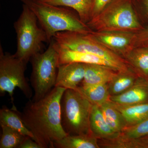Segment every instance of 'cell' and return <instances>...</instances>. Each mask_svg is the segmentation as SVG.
<instances>
[{
	"instance_id": "cell-27",
	"label": "cell",
	"mask_w": 148,
	"mask_h": 148,
	"mask_svg": "<svg viewBox=\"0 0 148 148\" xmlns=\"http://www.w3.org/2000/svg\"><path fill=\"white\" fill-rule=\"evenodd\" d=\"M18 148H42L36 142L27 136Z\"/></svg>"
},
{
	"instance_id": "cell-17",
	"label": "cell",
	"mask_w": 148,
	"mask_h": 148,
	"mask_svg": "<svg viewBox=\"0 0 148 148\" xmlns=\"http://www.w3.org/2000/svg\"><path fill=\"white\" fill-rule=\"evenodd\" d=\"M53 148H100L98 139L92 134L67 135L56 141Z\"/></svg>"
},
{
	"instance_id": "cell-11",
	"label": "cell",
	"mask_w": 148,
	"mask_h": 148,
	"mask_svg": "<svg viewBox=\"0 0 148 148\" xmlns=\"http://www.w3.org/2000/svg\"><path fill=\"white\" fill-rule=\"evenodd\" d=\"M110 101L121 106L148 103V80L138 77L132 87L120 95L110 96Z\"/></svg>"
},
{
	"instance_id": "cell-24",
	"label": "cell",
	"mask_w": 148,
	"mask_h": 148,
	"mask_svg": "<svg viewBox=\"0 0 148 148\" xmlns=\"http://www.w3.org/2000/svg\"><path fill=\"white\" fill-rule=\"evenodd\" d=\"M129 138H142L148 135V117L137 124L125 127L120 134Z\"/></svg>"
},
{
	"instance_id": "cell-12",
	"label": "cell",
	"mask_w": 148,
	"mask_h": 148,
	"mask_svg": "<svg viewBox=\"0 0 148 148\" xmlns=\"http://www.w3.org/2000/svg\"><path fill=\"white\" fill-rule=\"evenodd\" d=\"M85 64L72 63L58 66L55 86L76 89L84 78Z\"/></svg>"
},
{
	"instance_id": "cell-1",
	"label": "cell",
	"mask_w": 148,
	"mask_h": 148,
	"mask_svg": "<svg viewBox=\"0 0 148 148\" xmlns=\"http://www.w3.org/2000/svg\"><path fill=\"white\" fill-rule=\"evenodd\" d=\"M66 89L54 86L38 101L29 100L23 111L19 112L35 141L42 148H53L55 142L68 135L62 127L61 118V99Z\"/></svg>"
},
{
	"instance_id": "cell-25",
	"label": "cell",
	"mask_w": 148,
	"mask_h": 148,
	"mask_svg": "<svg viewBox=\"0 0 148 148\" xmlns=\"http://www.w3.org/2000/svg\"><path fill=\"white\" fill-rule=\"evenodd\" d=\"M136 47L148 48V27L135 32L133 48Z\"/></svg>"
},
{
	"instance_id": "cell-20",
	"label": "cell",
	"mask_w": 148,
	"mask_h": 148,
	"mask_svg": "<svg viewBox=\"0 0 148 148\" xmlns=\"http://www.w3.org/2000/svg\"><path fill=\"white\" fill-rule=\"evenodd\" d=\"M100 107L103 116L109 126L115 132L120 134L127 127V123L121 113L110 100Z\"/></svg>"
},
{
	"instance_id": "cell-16",
	"label": "cell",
	"mask_w": 148,
	"mask_h": 148,
	"mask_svg": "<svg viewBox=\"0 0 148 148\" xmlns=\"http://www.w3.org/2000/svg\"><path fill=\"white\" fill-rule=\"evenodd\" d=\"M0 125L10 127L34 140V135L25 125L17 109H10L3 106L0 110Z\"/></svg>"
},
{
	"instance_id": "cell-18",
	"label": "cell",
	"mask_w": 148,
	"mask_h": 148,
	"mask_svg": "<svg viewBox=\"0 0 148 148\" xmlns=\"http://www.w3.org/2000/svg\"><path fill=\"white\" fill-rule=\"evenodd\" d=\"M139 77L131 68L125 71L118 72L108 84L110 96L120 95L132 87Z\"/></svg>"
},
{
	"instance_id": "cell-26",
	"label": "cell",
	"mask_w": 148,
	"mask_h": 148,
	"mask_svg": "<svg viewBox=\"0 0 148 148\" xmlns=\"http://www.w3.org/2000/svg\"><path fill=\"white\" fill-rule=\"evenodd\" d=\"M112 1V0H93L90 20L101 13Z\"/></svg>"
},
{
	"instance_id": "cell-28",
	"label": "cell",
	"mask_w": 148,
	"mask_h": 148,
	"mask_svg": "<svg viewBox=\"0 0 148 148\" xmlns=\"http://www.w3.org/2000/svg\"><path fill=\"white\" fill-rule=\"evenodd\" d=\"M132 1L133 4L142 6L148 13V0H132Z\"/></svg>"
},
{
	"instance_id": "cell-7",
	"label": "cell",
	"mask_w": 148,
	"mask_h": 148,
	"mask_svg": "<svg viewBox=\"0 0 148 148\" xmlns=\"http://www.w3.org/2000/svg\"><path fill=\"white\" fill-rule=\"evenodd\" d=\"M27 65L14 57L13 54L4 52L1 45H0V95L8 92L12 104V109H16L14 101V91L18 88L25 97L29 100L33 98V91L27 78L25 72Z\"/></svg>"
},
{
	"instance_id": "cell-6",
	"label": "cell",
	"mask_w": 148,
	"mask_h": 148,
	"mask_svg": "<svg viewBox=\"0 0 148 148\" xmlns=\"http://www.w3.org/2000/svg\"><path fill=\"white\" fill-rule=\"evenodd\" d=\"M30 82L34 94L32 100L38 101L44 97L55 86L59 64L58 53L51 40L47 50L33 56Z\"/></svg>"
},
{
	"instance_id": "cell-15",
	"label": "cell",
	"mask_w": 148,
	"mask_h": 148,
	"mask_svg": "<svg viewBox=\"0 0 148 148\" xmlns=\"http://www.w3.org/2000/svg\"><path fill=\"white\" fill-rule=\"evenodd\" d=\"M123 58L138 75L148 80V48H134Z\"/></svg>"
},
{
	"instance_id": "cell-9",
	"label": "cell",
	"mask_w": 148,
	"mask_h": 148,
	"mask_svg": "<svg viewBox=\"0 0 148 148\" xmlns=\"http://www.w3.org/2000/svg\"><path fill=\"white\" fill-rule=\"evenodd\" d=\"M90 34L102 45L122 57L133 48L134 32L92 31Z\"/></svg>"
},
{
	"instance_id": "cell-21",
	"label": "cell",
	"mask_w": 148,
	"mask_h": 148,
	"mask_svg": "<svg viewBox=\"0 0 148 148\" xmlns=\"http://www.w3.org/2000/svg\"><path fill=\"white\" fill-rule=\"evenodd\" d=\"M76 90H78L92 105L101 106L110 100L108 84L95 85H79Z\"/></svg>"
},
{
	"instance_id": "cell-13",
	"label": "cell",
	"mask_w": 148,
	"mask_h": 148,
	"mask_svg": "<svg viewBox=\"0 0 148 148\" xmlns=\"http://www.w3.org/2000/svg\"><path fill=\"white\" fill-rule=\"evenodd\" d=\"M118 72L108 67L95 64H85V73L82 85L108 84Z\"/></svg>"
},
{
	"instance_id": "cell-2",
	"label": "cell",
	"mask_w": 148,
	"mask_h": 148,
	"mask_svg": "<svg viewBox=\"0 0 148 148\" xmlns=\"http://www.w3.org/2000/svg\"><path fill=\"white\" fill-rule=\"evenodd\" d=\"M34 12L45 32L49 43L56 33L64 32L89 34L93 30L82 22L73 9L49 4L42 0H20Z\"/></svg>"
},
{
	"instance_id": "cell-23",
	"label": "cell",
	"mask_w": 148,
	"mask_h": 148,
	"mask_svg": "<svg viewBox=\"0 0 148 148\" xmlns=\"http://www.w3.org/2000/svg\"><path fill=\"white\" fill-rule=\"evenodd\" d=\"M0 148H18L27 136L5 125H1Z\"/></svg>"
},
{
	"instance_id": "cell-29",
	"label": "cell",
	"mask_w": 148,
	"mask_h": 148,
	"mask_svg": "<svg viewBox=\"0 0 148 148\" xmlns=\"http://www.w3.org/2000/svg\"><path fill=\"white\" fill-rule=\"evenodd\" d=\"M141 138V140L143 141V142H144L147 148H148V135L142 137V138Z\"/></svg>"
},
{
	"instance_id": "cell-14",
	"label": "cell",
	"mask_w": 148,
	"mask_h": 148,
	"mask_svg": "<svg viewBox=\"0 0 148 148\" xmlns=\"http://www.w3.org/2000/svg\"><path fill=\"white\" fill-rule=\"evenodd\" d=\"M90 127L92 135L98 139L110 140L119 136L109 126L100 106L92 105L90 117Z\"/></svg>"
},
{
	"instance_id": "cell-8",
	"label": "cell",
	"mask_w": 148,
	"mask_h": 148,
	"mask_svg": "<svg viewBox=\"0 0 148 148\" xmlns=\"http://www.w3.org/2000/svg\"><path fill=\"white\" fill-rule=\"evenodd\" d=\"M53 39L56 42L71 50L98 56L116 65L121 72L130 69L123 57L105 47L89 34L64 32L56 33Z\"/></svg>"
},
{
	"instance_id": "cell-10",
	"label": "cell",
	"mask_w": 148,
	"mask_h": 148,
	"mask_svg": "<svg viewBox=\"0 0 148 148\" xmlns=\"http://www.w3.org/2000/svg\"><path fill=\"white\" fill-rule=\"evenodd\" d=\"M52 40L53 46L58 53L59 66L72 63L98 64L110 67L117 72H121L119 67L115 64L98 56L71 50L56 42L53 39Z\"/></svg>"
},
{
	"instance_id": "cell-3",
	"label": "cell",
	"mask_w": 148,
	"mask_h": 148,
	"mask_svg": "<svg viewBox=\"0 0 148 148\" xmlns=\"http://www.w3.org/2000/svg\"><path fill=\"white\" fill-rule=\"evenodd\" d=\"M38 23L34 12L23 4L21 14L14 24L17 48L13 55L26 64L33 56L41 52L44 42L49 43L46 34Z\"/></svg>"
},
{
	"instance_id": "cell-19",
	"label": "cell",
	"mask_w": 148,
	"mask_h": 148,
	"mask_svg": "<svg viewBox=\"0 0 148 148\" xmlns=\"http://www.w3.org/2000/svg\"><path fill=\"white\" fill-rule=\"evenodd\" d=\"M49 4L70 8L76 11L81 20L87 24L90 21L93 0H42Z\"/></svg>"
},
{
	"instance_id": "cell-5",
	"label": "cell",
	"mask_w": 148,
	"mask_h": 148,
	"mask_svg": "<svg viewBox=\"0 0 148 148\" xmlns=\"http://www.w3.org/2000/svg\"><path fill=\"white\" fill-rule=\"evenodd\" d=\"M92 106L78 90H65L61 99V118L62 127L67 134H92L90 127Z\"/></svg>"
},
{
	"instance_id": "cell-22",
	"label": "cell",
	"mask_w": 148,
	"mask_h": 148,
	"mask_svg": "<svg viewBox=\"0 0 148 148\" xmlns=\"http://www.w3.org/2000/svg\"><path fill=\"white\" fill-rule=\"evenodd\" d=\"M113 103L124 117L127 127L137 124L148 117V103L130 106Z\"/></svg>"
},
{
	"instance_id": "cell-4",
	"label": "cell",
	"mask_w": 148,
	"mask_h": 148,
	"mask_svg": "<svg viewBox=\"0 0 148 148\" xmlns=\"http://www.w3.org/2000/svg\"><path fill=\"white\" fill-rule=\"evenodd\" d=\"M86 24L97 32L135 33L143 28L135 13L132 0H112Z\"/></svg>"
}]
</instances>
